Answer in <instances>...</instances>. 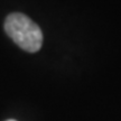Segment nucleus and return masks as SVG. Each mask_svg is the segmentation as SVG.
Here are the masks:
<instances>
[{
	"mask_svg": "<svg viewBox=\"0 0 121 121\" xmlns=\"http://www.w3.org/2000/svg\"><path fill=\"white\" fill-rule=\"evenodd\" d=\"M4 30L26 52H37L43 45V33L39 26L24 13H13L8 15L4 20Z\"/></svg>",
	"mask_w": 121,
	"mask_h": 121,
	"instance_id": "nucleus-1",
	"label": "nucleus"
},
{
	"mask_svg": "<svg viewBox=\"0 0 121 121\" xmlns=\"http://www.w3.org/2000/svg\"><path fill=\"white\" fill-rule=\"evenodd\" d=\"M7 121H16V120H13V119H10V120H7Z\"/></svg>",
	"mask_w": 121,
	"mask_h": 121,
	"instance_id": "nucleus-2",
	"label": "nucleus"
}]
</instances>
